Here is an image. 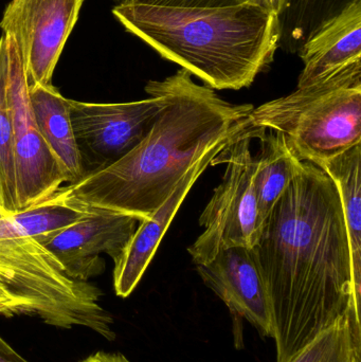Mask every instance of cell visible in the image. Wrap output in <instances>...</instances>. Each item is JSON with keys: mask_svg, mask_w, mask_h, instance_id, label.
<instances>
[{"mask_svg": "<svg viewBox=\"0 0 361 362\" xmlns=\"http://www.w3.org/2000/svg\"><path fill=\"white\" fill-rule=\"evenodd\" d=\"M101 297L95 285L72 278L12 215L0 219V316L37 317L51 327H84L112 341L114 319Z\"/></svg>", "mask_w": 361, "mask_h": 362, "instance_id": "obj_4", "label": "cell"}, {"mask_svg": "<svg viewBox=\"0 0 361 362\" xmlns=\"http://www.w3.org/2000/svg\"><path fill=\"white\" fill-rule=\"evenodd\" d=\"M288 362H361V327L345 315L320 332Z\"/></svg>", "mask_w": 361, "mask_h": 362, "instance_id": "obj_19", "label": "cell"}, {"mask_svg": "<svg viewBox=\"0 0 361 362\" xmlns=\"http://www.w3.org/2000/svg\"><path fill=\"white\" fill-rule=\"evenodd\" d=\"M122 2L167 6V8H214L250 4V0H123Z\"/></svg>", "mask_w": 361, "mask_h": 362, "instance_id": "obj_20", "label": "cell"}, {"mask_svg": "<svg viewBox=\"0 0 361 362\" xmlns=\"http://www.w3.org/2000/svg\"><path fill=\"white\" fill-rule=\"evenodd\" d=\"M12 36L0 37V182L4 211L8 215L18 213L16 171H15L13 123L8 99V69Z\"/></svg>", "mask_w": 361, "mask_h": 362, "instance_id": "obj_18", "label": "cell"}, {"mask_svg": "<svg viewBox=\"0 0 361 362\" xmlns=\"http://www.w3.org/2000/svg\"><path fill=\"white\" fill-rule=\"evenodd\" d=\"M303 68L297 88L321 82L361 63V0L326 21L299 51Z\"/></svg>", "mask_w": 361, "mask_h": 362, "instance_id": "obj_13", "label": "cell"}, {"mask_svg": "<svg viewBox=\"0 0 361 362\" xmlns=\"http://www.w3.org/2000/svg\"><path fill=\"white\" fill-rule=\"evenodd\" d=\"M252 138L281 134L299 161L318 165L361 144V63L279 99L245 118Z\"/></svg>", "mask_w": 361, "mask_h": 362, "instance_id": "obj_5", "label": "cell"}, {"mask_svg": "<svg viewBox=\"0 0 361 362\" xmlns=\"http://www.w3.org/2000/svg\"><path fill=\"white\" fill-rule=\"evenodd\" d=\"M196 268L232 314L247 320L264 337L273 338L271 302L254 248L222 249Z\"/></svg>", "mask_w": 361, "mask_h": 362, "instance_id": "obj_11", "label": "cell"}, {"mask_svg": "<svg viewBox=\"0 0 361 362\" xmlns=\"http://www.w3.org/2000/svg\"><path fill=\"white\" fill-rule=\"evenodd\" d=\"M4 202H2V189H1V182H0V209L4 210Z\"/></svg>", "mask_w": 361, "mask_h": 362, "instance_id": "obj_24", "label": "cell"}, {"mask_svg": "<svg viewBox=\"0 0 361 362\" xmlns=\"http://www.w3.org/2000/svg\"><path fill=\"white\" fill-rule=\"evenodd\" d=\"M112 14L129 33L214 90L249 87L279 49V16L251 4L182 8L121 2Z\"/></svg>", "mask_w": 361, "mask_h": 362, "instance_id": "obj_3", "label": "cell"}, {"mask_svg": "<svg viewBox=\"0 0 361 362\" xmlns=\"http://www.w3.org/2000/svg\"><path fill=\"white\" fill-rule=\"evenodd\" d=\"M8 216V214H6V212H4L2 209H0V219L4 218V217Z\"/></svg>", "mask_w": 361, "mask_h": 362, "instance_id": "obj_25", "label": "cell"}, {"mask_svg": "<svg viewBox=\"0 0 361 362\" xmlns=\"http://www.w3.org/2000/svg\"><path fill=\"white\" fill-rule=\"evenodd\" d=\"M271 302L277 362H288L345 315L360 325L356 282L338 189L312 163H299L254 247Z\"/></svg>", "mask_w": 361, "mask_h": 362, "instance_id": "obj_1", "label": "cell"}, {"mask_svg": "<svg viewBox=\"0 0 361 362\" xmlns=\"http://www.w3.org/2000/svg\"><path fill=\"white\" fill-rule=\"evenodd\" d=\"M251 139L245 129L210 163L213 167L226 165V171L199 217L205 231L188 248L196 266L211 261L222 249L254 248L258 243L263 221L254 187L258 163L250 151Z\"/></svg>", "mask_w": 361, "mask_h": 362, "instance_id": "obj_6", "label": "cell"}, {"mask_svg": "<svg viewBox=\"0 0 361 362\" xmlns=\"http://www.w3.org/2000/svg\"><path fill=\"white\" fill-rule=\"evenodd\" d=\"M318 167L330 176L338 189L354 276L361 285V144L319 163Z\"/></svg>", "mask_w": 361, "mask_h": 362, "instance_id": "obj_15", "label": "cell"}, {"mask_svg": "<svg viewBox=\"0 0 361 362\" xmlns=\"http://www.w3.org/2000/svg\"><path fill=\"white\" fill-rule=\"evenodd\" d=\"M256 138L261 139V153L256 158L254 187L259 213L264 223L294 180L300 161L294 156L281 134L264 132Z\"/></svg>", "mask_w": 361, "mask_h": 362, "instance_id": "obj_16", "label": "cell"}, {"mask_svg": "<svg viewBox=\"0 0 361 362\" xmlns=\"http://www.w3.org/2000/svg\"><path fill=\"white\" fill-rule=\"evenodd\" d=\"M354 0H284L279 15V48L299 53L305 42Z\"/></svg>", "mask_w": 361, "mask_h": 362, "instance_id": "obj_17", "label": "cell"}, {"mask_svg": "<svg viewBox=\"0 0 361 362\" xmlns=\"http://www.w3.org/2000/svg\"><path fill=\"white\" fill-rule=\"evenodd\" d=\"M70 116L85 173L112 165L148 136L162 102L157 95L127 103L69 100Z\"/></svg>", "mask_w": 361, "mask_h": 362, "instance_id": "obj_7", "label": "cell"}, {"mask_svg": "<svg viewBox=\"0 0 361 362\" xmlns=\"http://www.w3.org/2000/svg\"><path fill=\"white\" fill-rule=\"evenodd\" d=\"M81 362H131L120 353L97 352Z\"/></svg>", "mask_w": 361, "mask_h": 362, "instance_id": "obj_22", "label": "cell"}, {"mask_svg": "<svg viewBox=\"0 0 361 362\" xmlns=\"http://www.w3.org/2000/svg\"><path fill=\"white\" fill-rule=\"evenodd\" d=\"M8 99L13 123L17 204L18 212H21L50 199L67 182V178L38 131L30 102L27 76L14 40L10 50Z\"/></svg>", "mask_w": 361, "mask_h": 362, "instance_id": "obj_8", "label": "cell"}, {"mask_svg": "<svg viewBox=\"0 0 361 362\" xmlns=\"http://www.w3.org/2000/svg\"><path fill=\"white\" fill-rule=\"evenodd\" d=\"M112 1L118 2V4H121V2L123 1V0H112Z\"/></svg>", "mask_w": 361, "mask_h": 362, "instance_id": "obj_26", "label": "cell"}, {"mask_svg": "<svg viewBox=\"0 0 361 362\" xmlns=\"http://www.w3.org/2000/svg\"><path fill=\"white\" fill-rule=\"evenodd\" d=\"M139 223L140 219L125 213L90 208L88 215L73 225L35 238L59 259L72 278L88 282L103 272L100 255H110L114 263Z\"/></svg>", "mask_w": 361, "mask_h": 362, "instance_id": "obj_10", "label": "cell"}, {"mask_svg": "<svg viewBox=\"0 0 361 362\" xmlns=\"http://www.w3.org/2000/svg\"><path fill=\"white\" fill-rule=\"evenodd\" d=\"M29 97L38 131L59 161L67 183L78 182L86 173L72 127L69 100L52 84L29 86Z\"/></svg>", "mask_w": 361, "mask_h": 362, "instance_id": "obj_14", "label": "cell"}, {"mask_svg": "<svg viewBox=\"0 0 361 362\" xmlns=\"http://www.w3.org/2000/svg\"><path fill=\"white\" fill-rule=\"evenodd\" d=\"M85 0H11L0 29L12 36L29 86L50 85Z\"/></svg>", "mask_w": 361, "mask_h": 362, "instance_id": "obj_9", "label": "cell"}, {"mask_svg": "<svg viewBox=\"0 0 361 362\" xmlns=\"http://www.w3.org/2000/svg\"><path fill=\"white\" fill-rule=\"evenodd\" d=\"M227 144H220L208 153L184 175L167 202L152 216L140 221L122 255L114 262V287L117 296L127 298L135 291L189 192Z\"/></svg>", "mask_w": 361, "mask_h": 362, "instance_id": "obj_12", "label": "cell"}, {"mask_svg": "<svg viewBox=\"0 0 361 362\" xmlns=\"http://www.w3.org/2000/svg\"><path fill=\"white\" fill-rule=\"evenodd\" d=\"M146 91L162 102L150 133L120 160L61 187L68 199L144 221L208 153L245 131L254 108L225 101L182 68L163 81H150Z\"/></svg>", "mask_w": 361, "mask_h": 362, "instance_id": "obj_2", "label": "cell"}, {"mask_svg": "<svg viewBox=\"0 0 361 362\" xmlns=\"http://www.w3.org/2000/svg\"><path fill=\"white\" fill-rule=\"evenodd\" d=\"M0 362H30L16 352L4 338L0 336Z\"/></svg>", "mask_w": 361, "mask_h": 362, "instance_id": "obj_21", "label": "cell"}, {"mask_svg": "<svg viewBox=\"0 0 361 362\" xmlns=\"http://www.w3.org/2000/svg\"><path fill=\"white\" fill-rule=\"evenodd\" d=\"M250 4L260 6V8L279 16L283 10L284 0H250Z\"/></svg>", "mask_w": 361, "mask_h": 362, "instance_id": "obj_23", "label": "cell"}]
</instances>
